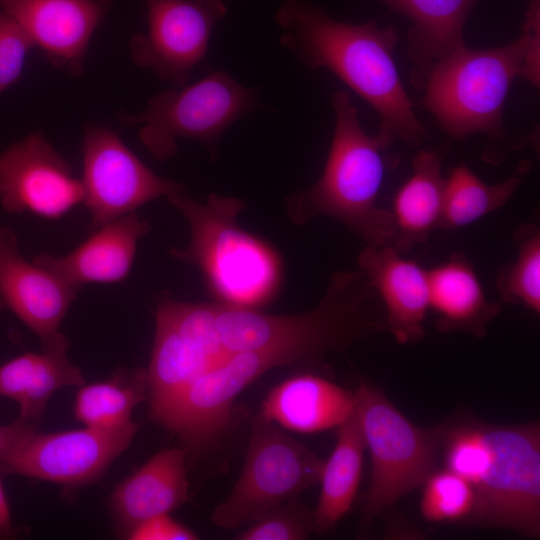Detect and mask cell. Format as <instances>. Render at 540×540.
<instances>
[{"label": "cell", "instance_id": "cell-1", "mask_svg": "<svg viewBox=\"0 0 540 540\" xmlns=\"http://www.w3.org/2000/svg\"><path fill=\"white\" fill-rule=\"evenodd\" d=\"M276 22L286 30L281 46L308 69L332 72L376 111L380 125L375 136L385 149L397 139L420 146L429 138L395 63L394 26L380 27L377 20L342 22L304 0H286Z\"/></svg>", "mask_w": 540, "mask_h": 540}, {"label": "cell", "instance_id": "cell-2", "mask_svg": "<svg viewBox=\"0 0 540 540\" xmlns=\"http://www.w3.org/2000/svg\"><path fill=\"white\" fill-rule=\"evenodd\" d=\"M212 317L226 356L298 346L321 361L329 352L345 351L386 330L384 307L360 269L335 272L317 306L302 314L274 315L213 302Z\"/></svg>", "mask_w": 540, "mask_h": 540}, {"label": "cell", "instance_id": "cell-3", "mask_svg": "<svg viewBox=\"0 0 540 540\" xmlns=\"http://www.w3.org/2000/svg\"><path fill=\"white\" fill-rule=\"evenodd\" d=\"M335 125L324 170L312 186L285 199L295 225L317 216L345 224L369 246L393 245L395 225L390 210L377 205L385 177L386 150L361 126L358 110L345 91L332 96Z\"/></svg>", "mask_w": 540, "mask_h": 540}, {"label": "cell", "instance_id": "cell-4", "mask_svg": "<svg viewBox=\"0 0 540 540\" xmlns=\"http://www.w3.org/2000/svg\"><path fill=\"white\" fill-rule=\"evenodd\" d=\"M167 200L185 217L190 241L169 254L195 265L215 302L259 309L278 294L282 261L267 242L238 224L246 203L236 197L209 194L205 203L191 198L184 187Z\"/></svg>", "mask_w": 540, "mask_h": 540}, {"label": "cell", "instance_id": "cell-5", "mask_svg": "<svg viewBox=\"0 0 540 540\" xmlns=\"http://www.w3.org/2000/svg\"><path fill=\"white\" fill-rule=\"evenodd\" d=\"M530 37L524 23L513 42L489 49L463 46L436 63L424 78L422 103L452 139L482 133L489 140L484 157L491 163L519 149L526 138L512 136L503 124L509 89L524 59Z\"/></svg>", "mask_w": 540, "mask_h": 540}, {"label": "cell", "instance_id": "cell-6", "mask_svg": "<svg viewBox=\"0 0 540 540\" xmlns=\"http://www.w3.org/2000/svg\"><path fill=\"white\" fill-rule=\"evenodd\" d=\"M371 480L360 518V530L399 499L421 487L440 461L444 423L420 427L400 412L378 387L361 381L355 391Z\"/></svg>", "mask_w": 540, "mask_h": 540}, {"label": "cell", "instance_id": "cell-7", "mask_svg": "<svg viewBox=\"0 0 540 540\" xmlns=\"http://www.w3.org/2000/svg\"><path fill=\"white\" fill-rule=\"evenodd\" d=\"M260 105L257 93L224 70L201 80L159 93L138 114H122L126 125H141L139 139L159 161L174 157L177 140L200 141L216 159L223 134Z\"/></svg>", "mask_w": 540, "mask_h": 540}, {"label": "cell", "instance_id": "cell-8", "mask_svg": "<svg viewBox=\"0 0 540 540\" xmlns=\"http://www.w3.org/2000/svg\"><path fill=\"white\" fill-rule=\"evenodd\" d=\"M488 462L474 491V506L461 524L540 536V425L486 423Z\"/></svg>", "mask_w": 540, "mask_h": 540}, {"label": "cell", "instance_id": "cell-9", "mask_svg": "<svg viewBox=\"0 0 540 540\" xmlns=\"http://www.w3.org/2000/svg\"><path fill=\"white\" fill-rule=\"evenodd\" d=\"M324 460L257 412L241 474L211 521L224 529L253 522L320 482Z\"/></svg>", "mask_w": 540, "mask_h": 540}, {"label": "cell", "instance_id": "cell-10", "mask_svg": "<svg viewBox=\"0 0 540 540\" xmlns=\"http://www.w3.org/2000/svg\"><path fill=\"white\" fill-rule=\"evenodd\" d=\"M80 180L91 231L183 188L154 173L116 131L97 124L85 127Z\"/></svg>", "mask_w": 540, "mask_h": 540}, {"label": "cell", "instance_id": "cell-11", "mask_svg": "<svg viewBox=\"0 0 540 540\" xmlns=\"http://www.w3.org/2000/svg\"><path fill=\"white\" fill-rule=\"evenodd\" d=\"M137 429L130 421L110 428L34 431L0 460V470L65 486L90 484L129 447Z\"/></svg>", "mask_w": 540, "mask_h": 540}, {"label": "cell", "instance_id": "cell-12", "mask_svg": "<svg viewBox=\"0 0 540 540\" xmlns=\"http://www.w3.org/2000/svg\"><path fill=\"white\" fill-rule=\"evenodd\" d=\"M147 31L131 38L133 63L176 87L186 85L205 58L216 22L227 13L222 0H143Z\"/></svg>", "mask_w": 540, "mask_h": 540}, {"label": "cell", "instance_id": "cell-13", "mask_svg": "<svg viewBox=\"0 0 540 540\" xmlns=\"http://www.w3.org/2000/svg\"><path fill=\"white\" fill-rule=\"evenodd\" d=\"M82 201L81 180L42 132L0 154V204L6 212L58 220Z\"/></svg>", "mask_w": 540, "mask_h": 540}, {"label": "cell", "instance_id": "cell-14", "mask_svg": "<svg viewBox=\"0 0 540 540\" xmlns=\"http://www.w3.org/2000/svg\"><path fill=\"white\" fill-rule=\"evenodd\" d=\"M114 0H0L56 68L81 76L91 38Z\"/></svg>", "mask_w": 540, "mask_h": 540}, {"label": "cell", "instance_id": "cell-15", "mask_svg": "<svg viewBox=\"0 0 540 540\" xmlns=\"http://www.w3.org/2000/svg\"><path fill=\"white\" fill-rule=\"evenodd\" d=\"M79 289L54 273L28 262L13 230L0 226V302L41 340L62 332L60 325Z\"/></svg>", "mask_w": 540, "mask_h": 540}, {"label": "cell", "instance_id": "cell-16", "mask_svg": "<svg viewBox=\"0 0 540 540\" xmlns=\"http://www.w3.org/2000/svg\"><path fill=\"white\" fill-rule=\"evenodd\" d=\"M357 264L382 302L386 329L400 344L420 341L429 310L428 270L393 245H368Z\"/></svg>", "mask_w": 540, "mask_h": 540}, {"label": "cell", "instance_id": "cell-17", "mask_svg": "<svg viewBox=\"0 0 540 540\" xmlns=\"http://www.w3.org/2000/svg\"><path fill=\"white\" fill-rule=\"evenodd\" d=\"M150 229V222L133 212L92 230L70 253H42L33 262L78 289L89 283H119L128 277L138 242Z\"/></svg>", "mask_w": 540, "mask_h": 540}, {"label": "cell", "instance_id": "cell-18", "mask_svg": "<svg viewBox=\"0 0 540 540\" xmlns=\"http://www.w3.org/2000/svg\"><path fill=\"white\" fill-rule=\"evenodd\" d=\"M186 459L185 448L161 450L117 485L110 508L121 535L127 537L139 523L169 514L188 500Z\"/></svg>", "mask_w": 540, "mask_h": 540}, {"label": "cell", "instance_id": "cell-19", "mask_svg": "<svg viewBox=\"0 0 540 540\" xmlns=\"http://www.w3.org/2000/svg\"><path fill=\"white\" fill-rule=\"evenodd\" d=\"M356 404L355 392L323 376L304 373L271 389L259 412L284 429L317 433L341 425Z\"/></svg>", "mask_w": 540, "mask_h": 540}, {"label": "cell", "instance_id": "cell-20", "mask_svg": "<svg viewBox=\"0 0 540 540\" xmlns=\"http://www.w3.org/2000/svg\"><path fill=\"white\" fill-rule=\"evenodd\" d=\"M410 21L407 53L411 80L421 86L430 69L465 46L464 26L479 0H376Z\"/></svg>", "mask_w": 540, "mask_h": 540}, {"label": "cell", "instance_id": "cell-21", "mask_svg": "<svg viewBox=\"0 0 540 540\" xmlns=\"http://www.w3.org/2000/svg\"><path fill=\"white\" fill-rule=\"evenodd\" d=\"M63 333L42 345L40 353L26 352L0 366V396L15 401L20 417L38 424L51 396L66 386H82L85 379L68 357Z\"/></svg>", "mask_w": 540, "mask_h": 540}, {"label": "cell", "instance_id": "cell-22", "mask_svg": "<svg viewBox=\"0 0 540 540\" xmlns=\"http://www.w3.org/2000/svg\"><path fill=\"white\" fill-rule=\"evenodd\" d=\"M429 309L437 316L441 332L461 331L482 338L488 324L500 313L501 304L487 299L470 261L453 253L428 270Z\"/></svg>", "mask_w": 540, "mask_h": 540}, {"label": "cell", "instance_id": "cell-23", "mask_svg": "<svg viewBox=\"0 0 540 540\" xmlns=\"http://www.w3.org/2000/svg\"><path fill=\"white\" fill-rule=\"evenodd\" d=\"M445 178L440 154L432 149L419 150L412 161L411 175L393 199V246L400 253L425 242L432 230L439 228Z\"/></svg>", "mask_w": 540, "mask_h": 540}, {"label": "cell", "instance_id": "cell-24", "mask_svg": "<svg viewBox=\"0 0 540 540\" xmlns=\"http://www.w3.org/2000/svg\"><path fill=\"white\" fill-rule=\"evenodd\" d=\"M337 441L324 462L314 514L315 532L327 534L349 512L361 481L366 449L357 406L338 427Z\"/></svg>", "mask_w": 540, "mask_h": 540}, {"label": "cell", "instance_id": "cell-25", "mask_svg": "<svg viewBox=\"0 0 540 540\" xmlns=\"http://www.w3.org/2000/svg\"><path fill=\"white\" fill-rule=\"evenodd\" d=\"M530 169L531 162L523 160L505 180L487 185L464 163L452 168L445 178L439 228L464 227L499 209L514 195Z\"/></svg>", "mask_w": 540, "mask_h": 540}, {"label": "cell", "instance_id": "cell-26", "mask_svg": "<svg viewBox=\"0 0 540 540\" xmlns=\"http://www.w3.org/2000/svg\"><path fill=\"white\" fill-rule=\"evenodd\" d=\"M147 387L145 369H117L103 381L82 385L75 397V418L89 427L127 424L135 407L147 397Z\"/></svg>", "mask_w": 540, "mask_h": 540}, {"label": "cell", "instance_id": "cell-27", "mask_svg": "<svg viewBox=\"0 0 540 540\" xmlns=\"http://www.w3.org/2000/svg\"><path fill=\"white\" fill-rule=\"evenodd\" d=\"M517 256L498 273L496 288L503 301L540 312V230L523 224L515 233Z\"/></svg>", "mask_w": 540, "mask_h": 540}, {"label": "cell", "instance_id": "cell-28", "mask_svg": "<svg viewBox=\"0 0 540 540\" xmlns=\"http://www.w3.org/2000/svg\"><path fill=\"white\" fill-rule=\"evenodd\" d=\"M472 486L459 475L437 468L422 484L420 510L430 522L462 524L474 506Z\"/></svg>", "mask_w": 540, "mask_h": 540}, {"label": "cell", "instance_id": "cell-29", "mask_svg": "<svg viewBox=\"0 0 540 540\" xmlns=\"http://www.w3.org/2000/svg\"><path fill=\"white\" fill-rule=\"evenodd\" d=\"M315 532L313 511L296 499L281 503L253 521L238 540H303Z\"/></svg>", "mask_w": 540, "mask_h": 540}, {"label": "cell", "instance_id": "cell-30", "mask_svg": "<svg viewBox=\"0 0 540 540\" xmlns=\"http://www.w3.org/2000/svg\"><path fill=\"white\" fill-rule=\"evenodd\" d=\"M34 46L22 26L0 9V93L19 79Z\"/></svg>", "mask_w": 540, "mask_h": 540}, {"label": "cell", "instance_id": "cell-31", "mask_svg": "<svg viewBox=\"0 0 540 540\" xmlns=\"http://www.w3.org/2000/svg\"><path fill=\"white\" fill-rule=\"evenodd\" d=\"M131 540H195L196 533L169 516L162 514L135 526L127 535Z\"/></svg>", "mask_w": 540, "mask_h": 540}, {"label": "cell", "instance_id": "cell-32", "mask_svg": "<svg viewBox=\"0 0 540 540\" xmlns=\"http://www.w3.org/2000/svg\"><path fill=\"white\" fill-rule=\"evenodd\" d=\"M530 30V37L526 47L524 59L520 68L519 77L534 86H539V49H540V2L531 0L525 14L524 22Z\"/></svg>", "mask_w": 540, "mask_h": 540}, {"label": "cell", "instance_id": "cell-33", "mask_svg": "<svg viewBox=\"0 0 540 540\" xmlns=\"http://www.w3.org/2000/svg\"><path fill=\"white\" fill-rule=\"evenodd\" d=\"M37 425L21 417L12 423L0 425V460L10 453L26 436L36 431Z\"/></svg>", "mask_w": 540, "mask_h": 540}, {"label": "cell", "instance_id": "cell-34", "mask_svg": "<svg viewBox=\"0 0 540 540\" xmlns=\"http://www.w3.org/2000/svg\"><path fill=\"white\" fill-rule=\"evenodd\" d=\"M13 531L14 527L12 524L9 504L0 480V538L11 536Z\"/></svg>", "mask_w": 540, "mask_h": 540}, {"label": "cell", "instance_id": "cell-35", "mask_svg": "<svg viewBox=\"0 0 540 540\" xmlns=\"http://www.w3.org/2000/svg\"><path fill=\"white\" fill-rule=\"evenodd\" d=\"M192 1H197V2H208V1H212V0H192Z\"/></svg>", "mask_w": 540, "mask_h": 540}]
</instances>
